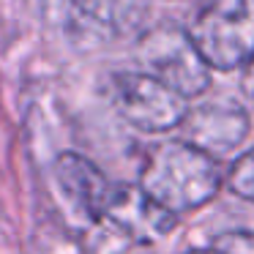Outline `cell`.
Returning a JSON list of instances; mask_svg holds the SVG:
<instances>
[{
    "label": "cell",
    "mask_w": 254,
    "mask_h": 254,
    "mask_svg": "<svg viewBox=\"0 0 254 254\" xmlns=\"http://www.w3.org/2000/svg\"><path fill=\"white\" fill-rule=\"evenodd\" d=\"M139 189L170 213H186L208 205L221 189L216 159L191 142H159L148 150L139 170Z\"/></svg>",
    "instance_id": "1"
},
{
    "label": "cell",
    "mask_w": 254,
    "mask_h": 254,
    "mask_svg": "<svg viewBox=\"0 0 254 254\" xmlns=\"http://www.w3.org/2000/svg\"><path fill=\"white\" fill-rule=\"evenodd\" d=\"M47 25L77 52H96L139 28L142 0H41Z\"/></svg>",
    "instance_id": "2"
},
{
    "label": "cell",
    "mask_w": 254,
    "mask_h": 254,
    "mask_svg": "<svg viewBox=\"0 0 254 254\" xmlns=\"http://www.w3.org/2000/svg\"><path fill=\"white\" fill-rule=\"evenodd\" d=\"M189 36L216 71L246 66L254 58V0H202Z\"/></svg>",
    "instance_id": "3"
},
{
    "label": "cell",
    "mask_w": 254,
    "mask_h": 254,
    "mask_svg": "<svg viewBox=\"0 0 254 254\" xmlns=\"http://www.w3.org/2000/svg\"><path fill=\"white\" fill-rule=\"evenodd\" d=\"M139 61L145 74L161 79L186 99L202 96L210 88V66L197 52L189 30L156 28L139 39Z\"/></svg>",
    "instance_id": "4"
},
{
    "label": "cell",
    "mask_w": 254,
    "mask_h": 254,
    "mask_svg": "<svg viewBox=\"0 0 254 254\" xmlns=\"http://www.w3.org/2000/svg\"><path fill=\"white\" fill-rule=\"evenodd\" d=\"M112 104L134 128L159 134L181 126L189 115V99L145 71H123L112 77Z\"/></svg>",
    "instance_id": "5"
},
{
    "label": "cell",
    "mask_w": 254,
    "mask_h": 254,
    "mask_svg": "<svg viewBox=\"0 0 254 254\" xmlns=\"http://www.w3.org/2000/svg\"><path fill=\"white\" fill-rule=\"evenodd\" d=\"M101 219L123 232L137 243H159L175 230L178 216L161 208L156 199H150L139 186H112L110 197L104 202Z\"/></svg>",
    "instance_id": "6"
},
{
    "label": "cell",
    "mask_w": 254,
    "mask_h": 254,
    "mask_svg": "<svg viewBox=\"0 0 254 254\" xmlns=\"http://www.w3.org/2000/svg\"><path fill=\"white\" fill-rule=\"evenodd\" d=\"M186 139L194 148L205 153H227L249 134V118L241 107L232 104H205L197 110H189L186 121Z\"/></svg>",
    "instance_id": "7"
},
{
    "label": "cell",
    "mask_w": 254,
    "mask_h": 254,
    "mask_svg": "<svg viewBox=\"0 0 254 254\" xmlns=\"http://www.w3.org/2000/svg\"><path fill=\"white\" fill-rule=\"evenodd\" d=\"M55 178L74 208H79L90 219H101L104 202L115 183L107 181L104 172L93 161L79 153H71V150L61 153L55 159Z\"/></svg>",
    "instance_id": "8"
},
{
    "label": "cell",
    "mask_w": 254,
    "mask_h": 254,
    "mask_svg": "<svg viewBox=\"0 0 254 254\" xmlns=\"http://www.w3.org/2000/svg\"><path fill=\"white\" fill-rule=\"evenodd\" d=\"M227 186L241 199L254 202V148H249L243 156L232 161L230 172H227Z\"/></svg>",
    "instance_id": "9"
},
{
    "label": "cell",
    "mask_w": 254,
    "mask_h": 254,
    "mask_svg": "<svg viewBox=\"0 0 254 254\" xmlns=\"http://www.w3.org/2000/svg\"><path fill=\"white\" fill-rule=\"evenodd\" d=\"M210 252L216 254H254V232L235 230L221 232L210 241Z\"/></svg>",
    "instance_id": "10"
},
{
    "label": "cell",
    "mask_w": 254,
    "mask_h": 254,
    "mask_svg": "<svg viewBox=\"0 0 254 254\" xmlns=\"http://www.w3.org/2000/svg\"><path fill=\"white\" fill-rule=\"evenodd\" d=\"M243 93H246V99L254 107V58L246 63V71H243Z\"/></svg>",
    "instance_id": "11"
},
{
    "label": "cell",
    "mask_w": 254,
    "mask_h": 254,
    "mask_svg": "<svg viewBox=\"0 0 254 254\" xmlns=\"http://www.w3.org/2000/svg\"><path fill=\"white\" fill-rule=\"evenodd\" d=\"M189 254H216V252H210V249H197V252H189Z\"/></svg>",
    "instance_id": "12"
}]
</instances>
